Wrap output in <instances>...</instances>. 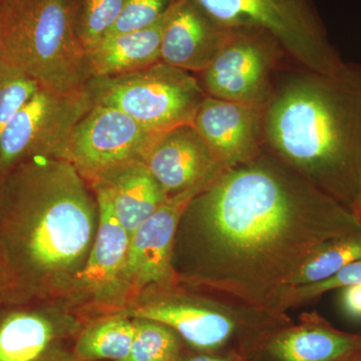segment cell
Returning a JSON list of instances; mask_svg holds the SVG:
<instances>
[{"mask_svg":"<svg viewBox=\"0 0 361 361\" xmlns=\"http://www.w3.org/2000/svg\"><path fill=\"white\" fill-rule=\"evenodd\" d=\"M199 281L263 311L316 247L360 234L355 211L264 149L190 202ZM265 312V311H264Z\"/></svg>","mask_w":361,"mask_h":361,"instance_id":"cell-1","label":"cell"},{"mask_svg":"<svg viewBox=\"0 0 361 361\" xmlns=\"http://www.w3.org/2000/svg\"><path fill=\"white\" fill-rule=\"evenodd\" d=\"M96 196L65 159L33 157L0 177V294L61 299L96 238Z\"/></svg>","mask_w":361,"mask_h":361,"instance_id":"cell-2","label":"cell"},{"mask_svg":"<svg viewBox=\"0 0 361 361\" xmlns=\"http://www.w3.org/2000/svg\"><path fill=\"white\" fill-rule=\"evenodd\" d=\"M263 135L269 153L353 210L361 189V68L292 75L263 110Z\"/></svg>","mask_w":361,"mask_h":361,"instance_id":"cell-3","label":"cell"},{"mask_svg":"<svg viewBox=\"0 0 361 361\" xmlns=\"http://www.w3.org/2000/svg\"><path fill=\"white\" fill-rule=\"evenodd\" d=\"M78 7V0H0L2 61L52 92L85 89L90 75Z\"/></svg>","mask_w":361,"mask_h":361,"instance_id":"cell-4","label":"cell"},{"mask_svg":"<svg viewBox=\"0 0 361 361\" xmlns=\"http://www.w3.org/2000/svg\"><path fill=\"white\" fill-rule=\"evenodd\" d=\"M121 314L163 323L198 353L246 361L259 341L283 325L281 317L256 311L235 312L205 299L176 291V286L142 294Z\"/></svg>","mask_w":361,"mask_h":361,"instance_id":"cell-5","label":"cell"},{"mask_svg":"<svg viewBox=\"0 0 361 361\" xmlns=\"http://www.w3.org/2000/svg\"><path fill=\"white\" fill-rule=\"evenodd\" d=\"M230 30L267 33L304 71L334 73L345 63L330 44L313 0H194Z\"/></svg>","mask_w":361,"mask_h":361,"instance_id":"cell-6","label":"cell"},{"mask_svg":"<svg viewBox=\"0 0 361 361\" xmlns=\"http://www.w3.org/2000/svg\"><path fill=\"white\" fill-rule=\"evenodd\" d=\"M87 90L94 104L118 109L161 134L193 125L207 97L192 73L163 61L129 75L90 78Z\"/></svg>","mask_w":361,"mask_h":361,"instance_id":"cell-7","label":"cell"},{"mask_svg":"<svg viewBox=\"0 0 361 361\" xmlns=\"http://www.w3.org/2000/svg\"><path fill=\"white\" fill-rule=\"evenodd\" d=\"M87 323L61 299L0 294V361H80L73 348Z\"/></svg>","mask_w":361,"mask_h":361,"instance_id":"cell-8","label":"cell"},{"mask_svg":"<svg viewBox=\"0 0 361 361\" xmlns=\"http://www.w3.org/2000/svg\"><path fill=\"white\" fill-rule=\"evenodd\" d=\"M92 106L87 87L70 94L40 87L0 137V177L33 157L68 160L71 134Z\"/></svg>","mask_w":361,"mask_h":361,"instance_id":"cell-9","label":"cell"},{"mask_svg":"<svg viewBox=\"0 0 361 361\" xmlns=\"http://www.w3.org/2000/svg\"><path fill=\"white\" fill-rule=\"evenodd\" d=\"M99 207V225L94 245L63 301L87 322L122 312L123 276L130 235L118 222L110 196L99 186H90Z\"/></svg>","mask_w":361,"mask_h":361,"instance_id":"cell-10","label":"cell"},{"mask_svg":"<svg viewBox=\"0 0 361 361\" xmlns=\"http://www.w3.org/2000/svg\"><path fill=\"white\" fill-rule=\"evenodd\" d=\"M284 54L267 33L231 30L229 39L202 73L207 96L264 110L274 85L273 71Z\"/></svg>","mask_w":361,"mask_h":361,"instance_id":"cell-11","label":"cell"},{"mask_svg":"<svg viewBox=\"0 0 361 361\" xmlns=\"http://www.w3.org/2000/svg\"><path fill=\"white\" fill-rule=\"evenodd\" d=\"M161 135L118 109L94 104L71 134L68 161L89 184L116 166L142 161Z\"/></svg>","mask_w":361,"mask_h":361,"instance_id":"cell-12","label":"cell"},{"mask_svg":"<svg viewBox=\"0 0 361 361\" xmlns=\"http://www.w3.org/2000/svg\"><path fill=\"white\" fill-rule=\"evenodd\" d=\"M200 193L191 190L168 197L130 237L123 276V310L147 292L177 284L172 262L176 235L190 202Z\"/></svg>","mask_w":361,"mask_h":361,"instance_id":"cell-13","label":"cell"},{"mask_svg":"<svg viewBox=\"0 0 361 361\" xmlns=\"http://www.w3.org/2000/svg\"><path fill=\"white\" fill-rule=\"evenodd\" d=\"M142 161L168 197L204 192L228 170L193 125L161 134Z\"/></svg>","mask_w":361,"mask_h":361,"instance_id":"cell-14","label":"cell"},{"mask_svg":"<svg viewBox=\"0 0 361 361\" xmlns=\"http://www.w3.org/2000/svg\"><path fill=\"white\" fill-rule=\"evenodd\" d=\"M193 126L227 169L249 163L265 149L262 109L207 96Z\"/></svg>","mask_w":361,"mask_h":361,"instance_id":"cell-15","label":"cell"},{"mask_svg":"<svg viewBox=\"0 0 361 361\" xmlns=\"http://www.w3.org/2000/svg\"><path fill=\"white\" fill-rule=\"evenodd\" d=\"M230 33V28L211 18L194 0H177L161 39V61L189 73H203Z\"/></svg>","mask_w":361,"mask_h":361,"instance_id":"cell-16","label":"cell"},{"mask_svg":"<svg viewBox=\"0 0 361 361\" xmlns=\"http://www.w3.org/2000/svg\"><path fill=\"white\" fill-rule=\"evenodd\" d=\"M361 349V336L344 334L315 318L295 326L271 330L246 361H351Z\"/></svg>","mask_w":361,"mask_h":361,"instance_id":"cell-17","label":"cell"},{"mask_svg":"<svg viewBox=\"0 0 361 361\" xmlns=\"http://www.w3.org/2000/svg\"><path fill=\"white\" fill-rule=\"evenodd\" d=\"M89 185L108 193L114 212L130 237L168 198L142 160L116 166Z\"/></svg>","mask_w":361,"mask_h":361,"instance_id":"cell-18","label":"cell"},{"mask_svg":"<svg viewBox=\"0 0 361 361\" xmlns=\"http://www.w3.org/2000/svg\"><path fill=\"white\" fill-rule=\"evenodd\" d=\"M172 6L154 25L104 37L87 51L90 78L129 75L161 61V39Z\"/></svg>","mask_w":361,"mask_h":361,"instance_id":"cell-19","label":"cell"},{"mask_svg":"<svg viewBox=\"0 0 361 361\" xmlns=\"http://www.w3.org/2000/svg\"><path fill=\"white\" fill-rule=\"evenodd\" d=\"M134 319L116 313L85 324L75 343L80 361H121L129 355L135 336Z\"/></svg>","mask_w":361,"mask_h":361,"instance_id":"cell-20","label":"cell"},{"mask_svg":"<svg viewBox=\"0 0 361 361\" xmlns=\"http://www.w3.org/2000/svg\"><path fill=\"white\" fill-rule=\"evenodd\" d=\"M357 260H361V233L329 240L316 247L299 266L289 281L287 291L324 281Z\"/></svg>","mask_w":361,"mask_h":361,"instance_id":"cell-21","label":"cell"},{"mask_svg":"<svg viewBox=\"0 0 361 361\" xmlns=\"http://www.w3.org/2000/svg\"><path fill=\"white\" fill-rule=\"evenodd\" d=\"M135 336L129 355L121 361H178L184 341L167 325L145 318H133Z\"/></svg>","mask_w":361,"mask_h":361,"instance_id":"cell-22","label":"cell"},{"mask_svg":"<svg viewBox=\"0 0 361 361\" xmlns=\"http://www.w3.org/2000/svg\"><path fill=\"white\" fill-rule=\"evenodd\" d=\"M127 0H78L77 30L85 51L110 32L123 13Z\"/></svg>","mask_w":361,"mask_h":361,"instance_id":"cell-23","label":"cell"},{"mask_svg":"<svg viewBox=\"0 0 361 361\" xmlns=\"http://www.w3.org/2000/svg\"><path fill=\"white\" fill-rule=\"evenodd\" d=\"M37 80L20 68L2 61L0 63V137L18 111L39 90Z\"/></svg>","mask_w":361,"mask_h":361,"instance_id":"cell-24","label":"cell"},{"mask_svg":"<svg viewBox=\"0 0 361 361\" xmlns=\"http://www.w3.org/2000/svg\"><path fill=\"white\" fill-rule=\"evenodd\" d=\"M176 1L177 0H127L123 13L106 37L134 32L154 25Z\"/></svg>","mask_w":361,"mask_h":361,"instance_id":"cell-25","label":"cell"},{"mask_svg":"<svg viewBox=\"0 0 361 361\" xmlns=\"http://www.w3.org/2000/svg\"><path fill=\"white\" fill-rule=\"evenodd\" d=\"M360 283H361V260H357L345 266L334 276L324 281L290 289L285 293L282 298V303L285 305H294V304L315 298L325 292Z\"/></svg>","mask_w":361,"mask_h":361,"instance_id":"cell-26","label":"cell"},{"mask_svg":"<svg viewBox=\"0 0 361 361\" xmlns=\"http://www.w3.org/2000/svg\"><path fill=\"white\" fill-rule=\"evenodd\" d=\"M341 305L350 317L361 318V283L342 288Z\"/></svg>","mask_w":361,"mask_h":361,"instance_id":"cell-27","label":"cell"},{"mask_svg":"<svg viewBox=\"0 0 361 361\" xmlns=\"http://www.w3.org/2000/svg\"><path fill=\"white\" fill-rule=\"evenodd\" d=\"M178 361H244L241 358L235 357V356L216 355V353H198V351H187L185 349L184 353L180 356Z\"/></svg>","mask_w":361,"mask_h":361,"instance_id":"cell-28","label":"cell"},{"mask_svg":"<svg viewBox=\"0 0 361 361\" xmlns=\"http://www.w3.org/2000/svg\"><path fill=\"white\" fill-rule=\"evenodd\" d=\"M353 211H355L357 217L360 218L361 222V189L360 194H358L357 199H356L355 206H353Z\"/></svg>","mask_w":361,"mask_h":361,"instance_id":"cell-29","label":"cell"},{"mask_svg":"<svg viewBox=\"0 0 361 361\" xmlns=\"http://www.w3.org/2000/svg\"><path fill=\"white\" fill-rule=\"evenodd\" d=\"M351 361H361V349L360 351H358L357 355L355 356V358H353Z\"/></svg>","mask_w":361,"mask_h":361,"instance_id":"cell-30","label":"cell"},{"mask_svg":"<svg viewBox=\"0 0 361 361\" xmlns=\"http://www.w3.org/2000/svg\"><path fill=\"white\" fill-rule=\"evenodd\" d=\"M2 61V49H1V42H0V63Z\"/></svg>","mask_w":361,"mask_h":361,"instance_id":"cell-31","label":"cell"}]
</instances>
